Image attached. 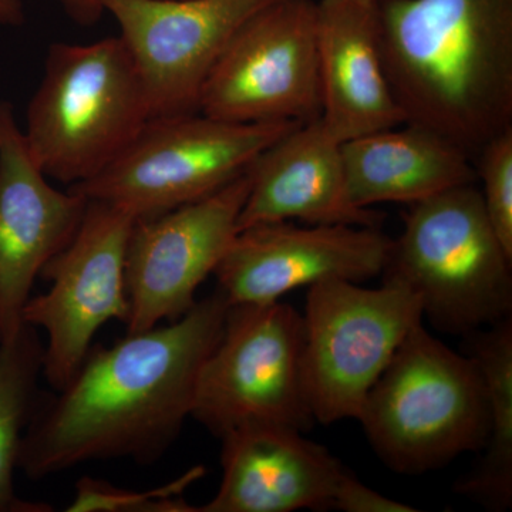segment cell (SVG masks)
I'll use <instances>...</instances> for the list:
<instances>
[{
	"label": "cell",
	"mask_w": 512,
	"mask_h": 512,
	"mask_svg": "<svg viewBox=\"0 0 512 512\" xmlns=\"http://www.w3.org/2000/svg\"><path fill=\"white\" fill-rule=\"evenodd\" d=\"M228 308L217 289L174 322L92 346L62 390L40 394L18 468L42 480L90 461H157L191 417L202 363Z\"/></svg>",
	"instance_id": "obj_1"
},
{
	"label": "cell",
	"mask_w": 512,
	"mask_h": 512,
	"mask_svg": "<svg viewBox=\"0 0 512 512\" xmlns=\"http://www.w3.org/2000/svg\"><path fill=\"white\" fill-rule=\"evenodd\" d=\"M377 8L404 123L476 160L512 128V0H377Z\"/></svg>",
	"instance_id": "obj_2"
},
{
	"label": "cell",
	"mask_w": 512,
	"mask_h": 512,
	"mask_svg": "<svg viewBox=\"0 0 512 512\" xmlns=\"http://www.w3.org/2000/svg\"><path fill=\"white\" fill-rule=\"evenodd\" d=\"M153 119L143 76L124 40L53 43L26 111L23 138L50 181L86 183Z\"/></svg>",
	"instance_id": "obj_3"
},
{
	"label": "cell",
	"mask_w": 512,
	"mask_h": 512,
	"mask_svg": "<svg viewBox=\"0 0 512 512\" xmlns=\"http://www.w3.org/2000/svg\"><path fill=\"white\" fill-rule=\"evenodd\" d=\"M357 420L390 470L427 473L483 450L487 387L473 357L448 348L421 322L373 384Z\"/></svg>",
	"instance_id": "obj_4"
},
{
	"label": "cell",
	"mask_w": 512,
	"mask_h": 512,
	"mask_svg": "<svg viewBox=\"0 0 512 512\" xmlns=\"http://www.w3.org/2000/svg\"><path fill=\"white\" fill-rule=\"evenodd\" d=\"M511 268L476 183L409 205L380 276L412 289L434 328L466 336L510 318Z\"/></svg>",
	"instance_id": "obj_5"
},
{
	"label": "cell",
	"mask_w": 512,
	"mask_h": 512,
	"mask_svg": "<svg viewBox=\"0 0 512 512\" xmlns=\"http://www.w3.org/2000/svg\"><path fill=\"white\" fill-rule=\"evenodd\" d=\"M299 123H234L195 113L147 121L126 150L86 183L67 187L136 220L202 200L237 180Z\"/></svg>",
	"instance_id": "obj_6"
},
{
	"label": "cell",
	"mask_w": 512,
	"mask_h": 512,
	"mask_svg": "<svg viewBox=\"0 0 512 512\" xmlns=\"http://www.w3.org/2000/svg\"><path fill=\"white\" fill-rule=\"evenodd\" d=\"M303 320L302 384L313 420L359 417L367 394L414 326L423 322L419 296L397 282L313 285Z\"/></svg>",
	"instance_id": "obj_7"
},
{
	"label": "cell",
	"mask_w": 512,
	"mask_h": 512,
	"mask_svg": "<svg viewBox=\"0 0 512 512\" xmlns=\"http://www.w3.org/2000/svg\"><path fill=\"white\" fill-rule=\"evenodd\" d=\"M302 313L281 301L229 305L202 363L191 417L221 439L252 426L306 431L315 423L302 384Z\"/></svg>",
	"instance_id": "obj_8"
},
{
	"label": "cell",
	"mask_w": 512,
	"mask_h": 512,
	"mask_svg": "<svg viewBox=\"0 0 512 512\" xmlns=\"http://www.w3.org/2000/svg\"><path fill=\"white\" fill-rule=\"evenodd\" d=\"M198 111L234 123H309L322 116L316 0H276L229 43Z\"/></svg>",
	"instance_id": "obj_9"
},
{
	"label": "cell",
	"mask_w": 512,
	"mask_h": 512,
	"mask_svg": "<svg viewBox=\"0 0 512 512\" xmlns=\"http://www.w3.org/2000/svg\"><path fill=\"white\" fill-rule=\"evenodd\" d=\"M136 218L109 202L87 200L72 241L43 269L50 289L32 296L23 322L43 329L47 345L42 376L62 390L110 320L126 322V251Z\"/></svg>",
	"instance_id": "obj_10"
},
{
	"label": "cell",
	"mask_w": 512,
	"mask_h": 512,
	"mask_svg": "<svg viewBox=\"0 0 512 512\" xmlns=\"http://www.w3.org/2000/svg\"><path fill=\"white\" fill-rule=\"evenodd\" d=\"M249 184L247 171L202 200L134 222L126 251L127 333L174 322L194 308L198 288L238 234Z\"/></svg>",
	"instance_id": "obj_11"
},
{
	"label": "cell",
	"mask_w": 512,
	"mask_h": 512,
	"mask_svg": "<svg viewBox=\"0 0 512 512\" xmlns=\"http://www.w3.org/2000/svg\"><path fill=\"white\" fill-rule=\"evenodd\" d=\"M276 0H101L120 28L153 117L195 113L204 84L235 35Z\"/></svg>",
	"instance_id": "obj_12"
},
{
	"label": "cell",
	"mask_w": 512,
	"mask_h": 512,
	"mask_svg": "<svg viewBox=\"0 0 512 512\" xmlns=\"http://www.w3.org/2000/svg\"><path fill=\"white\" fill-rule=\"evenodd\" d=\"M390 244L380 228L266 222L238 231L214 276L229 305L281 301L303 286L382 275Z\"/></svg>",
	"instance_id": "obj_13"
},
{
	"label": "cell",
	"mask_w": 512,
	"mask_h": 512,
	"mask_svg": "<svg viewBox=\"0 0 512 512\" xmlns=\"http://www.w3.org/2000/svg\"><path fill=\"white\" fill-rule=\"evenodd\" d=\"M87 198L59 190L30 157L12 104L0 101V343L23 323L43 269L72 241Z\"/></svg>",
	"instance_id": "obj_14"
},
{
	"label": "cell",
	"mask_w": 512,
	"mask_h": 512,
	"mask_svg": "<svg viewBox=\"0 0 512 512\" xmlns=\"http://www.w3.org/2000/svg\"><path fill=\"white\" fill-rule=\"evenodd\" d=\"M222 480L197 512L330 510L346 468L303 431L252 424L221 437Z\"/></svg>",
	"instance_id": "obj_15"
},
{
	"label": "cell",
	"mask_w": 512,
	"mask_h": 512,
	"mask_svg": "<svg viewBox=\"0 0 512 512\" xmlns=\"http://www.w3.org/2000/svg\"><path fill=\"white\" fill-rule=\"evenodd\" d=\"M249 191L238 231L266 222L379 228L383 217L350 200L342 143L322 120L292 128L249 167Z\"/></svg>",
	"instance_id": "obj_16"
},
{
	"label": "cell",
	"mask_w": 512,
	"mask_h": 512,
	"mask_svg": "<svg viewBox=\"0 0 512 512\" xmlns=\"http://www.w3.org/2000/svg\"><path fill=\"white\" fill-rule=\"evenodd\" d=\"M323 126L339 143L404 123L384 69L377 0H318Z\"/></svg>",
	"instance_id": "obj_17"
},
{
	"label": "cell",
	"mask_w": 512,
	"mask_h": 512,
	"mask_svg": "<svg viewBox=\"0 0 512 512\" xmlns=\"http://www.w3.org/2000/svg\"><path fill=\"white\" fill-rule=\"evenodd\" d=\"M350 200L359 208L386 202L413 205L476 184L473 158L416 124L403 123L342 143Z\"/></svg>",
	"instance_id": "obj_18"
},
{
	"label": "cell",
	"mask_w": 512,
	"mask_h": 512,
	"mask_svg": "<svg viewBox=\"0 0 512 512\" xmlns=\"http://www.w3.org/2000/svg\"><path fill=\"white\" fill-rule=\"evenodd\" d=\"M468 356L476 360L490 404V430L484 457L458 481V494L493 511L512 507V320L466 335Z\"/></svg>",
	"instance_id": "obj_19"
},
{
	"label": "cell",
	"mask_w": 512,
	"mask_h": 512,
	"mask_svg": "<svg viewBox=\"0 0 512 512\" xmlns=\"http://www.w3.org/2000/svg\"><path fill=\"white\" fill-rule=\"evenodd\" d=\"M42 345L29 323L0 343V512H49L52 505L22 500L15 491L20 443L40 399Z\"/></svg>",
	"instance_id": "obj_20"
},
{
	"label": "cell",
	"mask_w": 512,
	"mask_h": 512,
	"mask_svg": "<svg viewBox=\"0 0 512 512\" xmlns=\"http://www.w3.org/2000/svg\"><path fill=\"white\" fill-rule=\"evenodd\" d=\"M202 467L188 470L180 478L147 491L126 490L109 481L83 477L76 483V495L69 512H197L183 494L204 476Z\"/></svg>",
	"instance_id": "obj_21"
},
{
	"label": "cell",
	"mask_w": 512,
	"mask_h": 512,
	"mask_svg": "<svg viewBox=\"0 0 512 512\" xmlns=\"http://www.w3.org/2000/svg\"><path fill=\"white\" fill-rule=\"evenodd\" d=\"M481 200L495 235L512 256V128L488 141L474 160Z\"/></svg>",
	"instance_id": "obj_22"
},
{
	"label": "cell",
	"mask_w": 512,
	"mask_h": 512,
	"mask_svg": "<svg viewBox=\"0 0 512 512\" xmlns=\"http://www.w3.org/2000/svg\"><path fill=\"white\" fill-rule=\"evenodd\" d=\"M330 508L343 512H414L412 505L392 500L360 483L352 473L346 471L336 485Z\"/></svg>",
	"instance_id": "obj_23"
},
{
	"label": "cell",
	"mask_w": 512,
	"mask_h": 512,
	"mask_svg": "<svg viewBox=\"0 0 512 512\" xmlns=\"http://www.w3.org/2000/svg\"><path fill=\"white\" fill-rule=\"evenodd\" d=\"M59 2L62 3L67 15L79 25H94L104 15L101 0H59Z\"/></svg>",
	"instance_id": "obj_24"
},
{
	"label": "cell",
	"mask_w": 512,
	"mask_h": 512,
	"mask_svg": "<svg viewBox=\"0 0 512 512\" xmlns=\"http://www.w3.org/2000/svg\"><path fill=\"white\" fill-rule=\"evenodd\" d=\"M25 20L23 0H0V28H20Z\"/></svg>",
	"instance_id": "obj_25"
}]
</instances>
